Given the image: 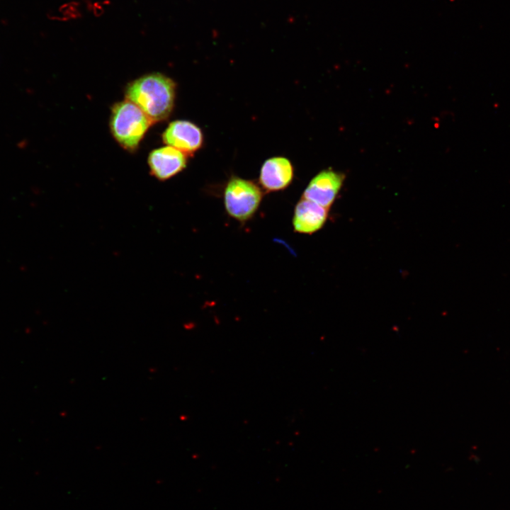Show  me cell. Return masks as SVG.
Instances as JSON below:
<instances>
[{"label": "cell", "instance_id": "1", "mask_svg": "<svg viewBox=\"0 0 510 510\" xmlns=\"http://www.w3.org/2000/svg\"><path fill=\"white\" fill-rule=\"evenodd\" d=\"M176 89V84L170 77L151 73L130 81L125 87V96L155 123L166 120L171 114Z\"/></svg>", "mask_w": 510, "mask_h": 510}, {"label": "cell", "instance_id": "2", "mask_svg": "<svg viewBox=\"0 0 510 510\" xmlns=\"http://www.w3.org/2000/svg\"><path fill=\"white\" fill-rule=\"evenodd\" d=\"M152 124L144 112L128 100L117 102L111 108L112 135L121 147L130 152L137 149Z\"/></svg>", "mask_w": 510, "mask_h": 510}, {"label": "cell", "instance_id": "3", "mask_svg": "<svg viewBox=\"0 0 510 510\" xmlns=\"http://www.w3.org/2000/svg\"><path fill=\"white\" fill-rule=\"evenodd\" d=\"M263 193L254 182L232 176L224 190V205L227 214L234 220L244 222L258 210Z\"/></svg>", "mask_w": 510, "mask_h": 510}, {"label": "cell", "instance_id": "4", "mask_svg": "<svg viewBox=\"0 0 510 510\" xmlns=\"http://www.w3.org/2000/svg\"><path fill=\"white\" fill-rule=\"evenodd\" d=\"M344 175L332 169L322 171L309 183L302 198L329 209L344 181Z\"/></svg>", "mask_w": 510, "mask_h": 510}, {"label": "cell", "instance_id": "5", "mask_svg": "<svg viewBox=\"0 0 510 510\" xmlns=\"http://www.w3.org/2000/svg\"><path fill=\"white\" fill-rule=\"evenodd\" d=\"M162 137L164 143L186 154L196 152L203 143L200 128L188 120H178L170 123Z\"/></svg>", "mask_w": 510, "mask_h": 510}, {"label": "cell", "instance_id": "6", "mask_svg": "<svg viewBox=\"0 0 510 510\" xmlns=\"http://www.w3.org/2000/svg\"><path fill=\"white\" fill-rule=\"evenodd\" d=\"M147 162L151 174L159 181H166L185 169L187 157L183 152L166 146L152 150Z\"/></svg>", "mask_w": 510, "mask_h": 510}, {"label": "cell", "instance_id": "7", "mask_svg": "<svg viewBox=\"0 0 510 510\" xmlns=\"http://www.w3.org/2000/svg\"><path fill=\"white\" fill-rule=\"evenodd\" d=\"M293 176L294 169L291 162L285 157H275L263 164L259 183L267 192L277 191L287 188Z\"/></svg>", "mask_w": 510, "mask_h": 510}, {"label": "cell", "instance_id": "8", "mask_svg": "<svg viewBox=\"0 0 510 510\" xmlns=\"http://www.w3.org/2000/svg\"><path fill=\"white\" fill-rule=\"evenodd\" d=\"M329 209L304 198L295 205L293 218L294 230L302 234H312L319 230L328 217Z\"/></svg>", "mask_w": 510, "mask_h": 510}]
</instances>
